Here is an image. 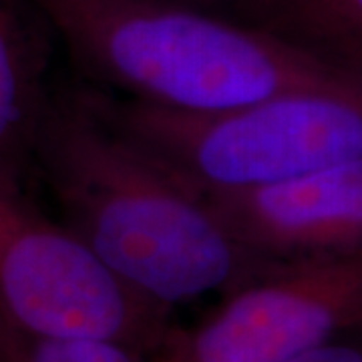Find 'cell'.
Instances as JSON below:
<instances>
[{"label": "cell", "mask_w": 362, "mask_h": 362, "mask_svg": "<svg viewBox=\"0 0 362 362\" xmlns=\"http://www.w3.org/2000/svg\"><path fill=\"white\" fill-rule=\"evenodd\" d=\"M63 223L105 268L173 310L278 268L242 246L206 197L109 117L90 85L52 90L35 151Z\"/></svg>", "instance_id": "cell-1"}, {"label": "cell", "mask_w": 362, "mask_h": 362, "mask_svg": "<svg viewBox=\"0 0 362 362\" xmlns=\"http://www.w3.org/2000/svg\"><path fill=\"white\" fill-rule=\"evenodd\" d=\"M23 2L0 0V180L28 192L52 90L45 57L26 26Z\"/></svg>", "instance_id": "cell-7"}, {"label": "cell", "mask_w": 362, "mask_h": 362, "mask_svg": "<svg viewBox=\"0 0 362 362\" xmlns=\"http://www.w3.org/2000/svg\"><path fill=\"white\" fill-rule=\"evenodd\" d=\"M286 362H362V328L340 332Z\"/></svg>", "instance_id": "cell-10"}, {"label": "cell", "mask_w": 362, "mask_h": 362, "mask_svg": "<svg viewBox=\"0 0 362 362\" xmlns=\"http://www.w3.org/2000/svg\"><path fill=\"white\" fill-rule=\"evenodd\" d=\"M109 117L197 192H235L362 161V87H318L221 115H177L97 89Z\"/></svg>", "instance_id": "cell-3"}, {"label": "cell", "mask_w": 362, "mask_h": 362, "mask_svg": "<svg viewBox=\"0 0 362 362\" xmlns=\"http://www.w3.org/2000/svg\"><path fill=\"white\" fill-rule=\"evenodd\" d=\"M274 268L362 258V161L235 192H199Z\"/></svg>", "instance_id": "cell-6"}, {"label": "cell", "mask_w": 362, "mask_h": 362, "mask_svg": "<svg viewBox=\"0 0 362 362\" xmlns=\"http://www.w3.org/2000/svg\"><path fill=\"white\" fill-rule=\"evenodd\" d=\"M362 328V258L284 266L173 324L149 362H286Z\"/></svg>", "instance_id": "cell-5"}, {"label": "cell", "mask_w": 362, "mask_h": 362, "mask_svg": "<svg viewBox=\"0 0 362 362\" xmlns=\"http://www.w3.org/2000/svg\"><path fill=\"white\" fill-rule=\"evenodd\" d=\"M90 87L177 115L362 81L226 14L180 0H30Z\"/></svg>", "instance_id": "cell-2"}, {"label": "cell", "mask_w": 362, "mask_h": 362, "mask_svg": "<svg viewBox=\"0 0 362 362\" xmlns=\"http://www.w3.org/2000/svg\"><path fill=\"white\" fill-rule=\"evenodd\" d=\"M6 362H149V354L101 338H40L16 328Z\"/></svg>", "instance_id": "cell-9"}, {"label": "cell", "mask_w": 362, "mask_h": 362, "mask_svg": "<svg viewBox=\"0 0 362 362\" xmlns=\"http://www.w3.org/2000/svg\"><path fill=\"white\" fill-rule=\"evenodd\" d=\"M0 308L26 334L101 338L153 354L173 310L143 298L105 268L28 192L0 180Z\"/></svg>", "instance_id": "cell-4"}, {"label": "cell", "mask_w": 362, "mask_h": 362, "mask_svg": "<svg viewBox=\"0 0 362 362\" xmlns=\"http://www.w3.org/2000/svg\"><path fill=\"white\" fill-rule=\"evenodd\" d=\"M218 13L362 81V0H223Z\"/></svg>", "instance_id": "cell-8"}, {"label": "cell", "mask_w": 362, "mask_h": 362, "mask_svg": "<svg viewBox=\"0 0 362 362\" xmlns=\"http://www.w3.org/2000/svg\"><path fill=\"white\" fill-rule=\"evenodd\" d=\"M14 330H16V326L6 318V314L0 308V362H6L8 349H11V342H13L14 337Z\"/></svg>", "instance_id": "cell-11"}, {"label": "cell", "mask_w": 362, "mask_h": 362, "mask_svg": "<svg viewBox=\"0 0 362 362\" xmlns=\"http://www.w3.org/2000/svg\"><path fill=\"white\" fill-rule=\"evenodd\" d=\"M180 2H187V4H195V6H202V8H209V11H216L221 6L223 0H180Z\"/></svg>", "instance_id": "cell-12"}]
</instances>
